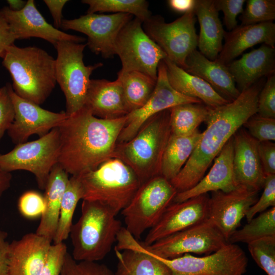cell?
<instances>
[{"instance_id": "cell-16", "label": "cell", "mask_w": 275, "mask_h": 275, "mask_svg": "<svg viewBox=\"0 0 275 275\" xmlns=\"http://www.w3.org/2000/svg\"><path fill=\"white\" fill-rule=\"evenodd\" d=\"M8 86L15 115L7 133L15 144L26 142L33 134L43 136L58 127L67 118L65 112L56 113L45 109L18 96L10 84Z\"/></svg>"}, {"instance_id": "cell-47", "label": "cell", "mask_w": 275, "mask_h": 275, "mask_svg": "<svg viewBox=\"0 0 275 275\" xmlns=\"http://www.w3.org/2000/svg\"><path fill=\"white\" fill-rule=\"evenodd\" d=\"M258 154L265 176L275 174V144L272 141L258 143Z\"/></svg>"}, {"instance_id": "cell-26", "label": "cell", "mask_w": 275, "mask_h": 275, "mask_svg": "<svg viewBox=\"0 0 275 275\" xmlns=\"http://www.w3.org/2000/svg\"><path fill=\"white\" fill-rule=\"evenodd\" d=\"M227 66L241 92L260 78L274 74L275 48L263 44Z\"/></svg>"}, {"instance_id": "cell-49", "label": "cell", "mask_w": 275, "mask_h": 275, "mask_svg": "<svg viewBox=\"0 0 275 275\" xmlns=\"http://www.w3.org/2000/svg\"><path fill=\"white\" fill-rule=\"evenodd\" d=\"M44 3L48 7L52 17L54 27L58 29L61 27L63 20L62 10L65 4L68 2L67 0H44Z\"/></svg>"}, {"instance_id": "cell-17", "label": "cell", "mask_w": 275, "mask_h": 275, "mask_svg": "<svg viewBox=\"0 0 275 275\" xmlns=\"http://www.w3.org/2000/svg\"><path fill=\"white\" fill-rule=\"evenodd\" d=\"M258 193L242 186L229 192H211L208 201V218L227 241L258 199Z\"/></svg>"}, {"instance_id": "cell-32", "label": "cell", "mask_w": 275, "mask_h": 275, "mask_svg": "<svg viewBox=\"0 0 275 275\" xmlns=\"http://www.w3.org/2000/svg\"><path fill=\"white\" fill-rule=\"evenodd\" d=\"M117 74V79L120 81L122 86L129 113L142 107L152 94L157 80L135 71H119Z\"/></svg>"}, {"instance_id": "cell-12", "label": "cell", "mask_w": 275, "mask_h": 275, "mask_svg": "<svg viewBox=\"0 0 275 275\" xmlns=\"http://www.w3.org/2000/svg\"><path fill=\"white\" fill-rule=\"evenodd\" d=\"M147 249L168 267L172 275H243L248 264L245 253L235 243H227L203 257L185 254L173 259L161 258Z\"/></svg>"}, {"instance_id": "cell-25", "label": "cell", "mask_w": 275, "mask_h": 275, "mask_svg": "<svg viewBox=\"0 0 275 275\" xmlns=\"http://www.w3.org/2000/svg\"><path fill=\"white\" fill-rule=\"evenodd\" d=\"M224 38L225 44L216 60L227 65L244 51L256 44L263 43L275 48V24L266 22L241 24L231 31H225Z\"/></svg>"}, {"instance_id": "cell-50", "label": "cell", "mask_w": 275, "mask_h": 275, "mask_svg": "<svg viewBox=\"0 0 275 275\" xmlns=\"http://www.w3.org/2000/svg\"><path fill=\"white\" fill-rule=\"evenodd\" d=\"M7 234L0 230V275H9Z\"/></svg>"}, {"instance_id": "cell-31", "label": "cell", "mask_w": 275, "mask_h": 275, "mask_svg": "<svg viewBox=\"0 0 275 275\" xmlns=\"http://www.w3.org/2000/svg\"><path fill=\"white\" fill-rule=\"evenodd\" d=\"M201 135L198 129L188 135L171 134L163 154L160 175L170 181L174 178L191 155Z\"/></svg>"}, {"instance_id": "cell-23", "label": "cell", "mask_w": 275, "mask_h": 275, "mask_svg": "<svg viewBox=\"0 0 275 275\" xmlns=\"http://www.w3.org/2000/svg\"><path fill=\"white\" fill-rule=\"evenodd\" d=\"M51 242L36 233H28L9 243V275H39Z\"/></svg>"}, {"instance_id": "cell-3", "label": "cell", "mask_w": 275, "mask_h": 275, "mask_svg": "<svg viewBox=\"0 0 275 275\" xmlns=\"http://www.w3.org/2000/svg\"><path fill=\"white\" fill-rule=\"evenodd\" d=\"M2 59L15 93L37 105L44 103L57 84L56 59L40 48L14 44L6 48Z\"/></svg>"}, {"instance_id": "cell-29", "label": "cell", "mask_w": 275, "mask_h": 275, "mask_svg": "<svg viewBox=\"0 0 275 275\" xmlns=\"http://www.w3.org/2000/svg\"><path fill=\"white\" fill-rule=\"evenodd\" d=\"M69 179L68 174L58 163L52 168L44 189L45 210L36 233L51 242L57 229L61 202Z\"/></svg>"}, {"instance_id": "cell-6", "label": "cell", "mask_w": 275, "mask_h": 275, "mask_svg": "<svg viewBox=\"0 0 275 275\" xmlns=\"http://www.w3.org/2000/svg\"><path fill=\"white\" fill-rule=\"evenodd\" d=\"M77 177L82 189V200L100 202L116 215L128 205L141 184L134 172L114 157Z\"/></svg>"}, {"instance_id": "cell-30", "label": "cell", "mask_w": 275, "mask_h": 275, "mask_svg": "<svg viewBox=\"0 0 275 275\" xmlns=\"http://www.w3.org/2000/svg\"><path fill=\"white\" fill-rule=\"evenodd\" d=\"M163 61L166 67L168 81L178 93L197 98L211 108L230 102L222 97L203 79L187 72L167 58Z\"/></svg>"}, {"instance_id": "cell-34", "label": "cell", "mask_w": 275, "mask_h": 275, "mask_svg": "<svg viewBox=\"0 0 275 275\" xmlns=\"http://www.w3.org/2000/svg\"><path fill=\"white\" fill-rule=\"evenodd\" d=\"M82 198V189L78 178L77 176H72L69 178L62 198L53 243L63 242L69 236L75 208Z\"/></svg>"}, {"instance_id": "cell-13", "label": "cell", "mask_w": 275, "mask_h": 275, "mask_svg": "<svg viewBox=\"0 0 275 275\" xmlns=\"http://www.w3.org/2000/svg\"><path fill=\"white\" fill-rule=\"evenodd\" d=\"M227 243L223 234L207 218L145 245L158 257L173 259L189 253L209 255Z\"/></svg>"}, {"instance_id": "cell-21", "label": "cell", "mask_w": 275, "mask_h": 275, "mask_svg": "<svg viewBox=\"0 0 275 275\" xmlns=\"http://www.w3.org/2000/svg\"><path fill=\"white\" fill-rule=\"evenodd\" d=\"M233 169L239 186L259 191L264 183V175L258 154L259 142L241 127L233 136Z\"/></svg>"}, {"instance_id": "cell-14", "label": "cell", "mask_w": 275, "mask_h": 275, "mask_svg": "<svg viewBox=\"0 0 275 275\" xmlns=\"http://www.w3.org/2000/svg\"><path fill=\"white\" fill-rule=\"evenodd\" d=\"M133 17L127 13L86 14L73 19H63L61 28L85 34L86 45L92 52L110 59L116 54L115 41L119 32Z\"/></svg>"}, {"instance_id": "cell-42", "label": "cell", "mask_w": 275, "mask_h": 275, "mask_svg": "<svg viewBox=\"0 0 275 275\" xmlns=\"http://www.w3.org/2000/svg\"><path fill=\"white\" fill-rule=\"evenodd\" d=\"M263 191L260 198L252 206L246 214L247 221H250L259 213L269 207H275V174L265 176Z\"/></svg>"}, {"instance_id": "cell-27", "label": "cell", "mask_w": 275, "mask_h": 275, "mask_svg": "<svg viewBox=\"0 0 275 275\" xmlns=\"http://www.w3.org/2000/svg\"><path fill=\"white\" fill-rule=\"evenodd\" d=\"M183 69L204 80L222 97L230 102L236 99L240 93L227 65L216 60H209L196 49L187 56Z\"/></svg>"}, {"instance_id": "cell-41", "label": "cell", "mask_w": 275, "mask_h": 275, "mask_svg": "<svg viewBox=\"0 0 275 275\" xmlns=\"http://www.w3.org/2000/svg\"><path fill=\"white\" fill-rule=\"evenodd\" d=\"M18 208L25 218L33 219L41 216L45 210L44 196L36 191H26L19 197Z\"/></svg>"}, {"instance_id": "cell-28", "label": "cell", "mask_w": 275, "mask_h": 275, "mask_svg": "<svg viewBox=\"0 0 275 275\" xmlns=\"http://www.w3.org/2000/svg\"><path fill=\"white\" fill-rule=\"evenodd\" d=\"M193 10L200 28L198 41L199 51L209 60L214 61L222 49L225 32L214 0H195Z\"/></svg>"}, {"instance_id": "cell-10", "label": "cell", "mask_w": 275, "mask_h": 275, "mask_svg": "<svg viewBox=\"0 0 275 275\" xmlns=\"http://www.w3.org/2000/svg\"><path fill=\"white\" fill-rule=\"evenodd\" d=\"M194 10L167 23L160 15H151L143 22L146 34L166 53L167 58L184 68L187 56L196 49L198 36Z\"/></svg>"}, {"instance_id": "cell-44", "label": "cell", "mask_w": 275, "mask_h": 275, "mask_svg": "<svg viewBox=\"0 0 275 275\" xmlns=\"http://www.w3.org/2000/svg\"><path fill=\"white\" fill-rule=\"evenodd\" d=\"M67 252V246L63 242L51 244L39 275H61Z\"/></svg>"}, {"instance_id": "cell-2", "label": "cell", "mask_w": 275, "mask_h": 275, "mask_svg": "<svg viewBox=\"0 0 275 275\" xmlns=\"http://www.w3.org/2000/svg\"><path fill=\"white\" fill-rule=\"evenodd\" d=\"M126 120V116L111 120L97 118L84 106L67 116L58 127V163L68 174L77 176L113 158Z\"/></svg>"}, {"instance_id": "cell-33", "label": "cell", "mask_w": 275, "mask_h": 275, "mask_svg": "<svg viewBox=\"0 0 275 275\" xmlns=\"http://www.w3.org/2000/svg\"><path fill=\"white\" fill-rule=\"evenodd\" d=\"M211 108L203 103H187L174 106L169 109L171 134L188 135L205 122Z\"/></svg>"}, {"instance_id": "cell-52", "label": "cell", "mask_w": 275, "mask_h": 275, "mask_svg": "<svg viewBox=\"0 0 275 275\" xmlns=\"http://www.w3.org/2000/svg\"><path fill=\"white\" fill-rule=\"evenodd\" d=\"M12 175L0 167V201L3 194L10 187Z\"/></svg>"}, {"instance_id": "cell-7", "label": "cell", "mask_w": 275, "mask_h": 275, "mask_svg": "<svg viewBox=\"0 0 275 275\" xmlns=\"http://www.w3.org/2000/svg\"><path fill=\"white\" fill-rule=\"evenodd\" d=\"M86 44L69 41H59L54 47L57 51L56 59V77L66 98L67 116L84 107L90 82V76L102 63L86 66L83 61Z\"/></svg>"}, {"instance_id": "cell-43", "label": "cell", "mask_w": 275, "mask_h": 275, "mask_svg": "<svg viewBox=\"0 0 275 275\" xmlns=\"http://www.w3.org/2000/svg\"><path fill=\"white\" fill-rule=\"evenodd\" d=\"M267 118L275 119V75L267 77L258 98L257 113Z\"/></svg>"}, {"instance_id": "cell-5", "label": "cell", "mask_w": 275, "mask_h": 275, "mask_svg": "<svg viewBox=\"0 0 275 275\" xmlns=\"http://www.w3.org/2000/svg\"><path fill=\"white\" fill-rule=\"evenodd\" d=\"M116 216L100 202L82 200L81 215L69 234L74 260L97 262L105 257L122 227Z\"/></svg>"}, {"instance_id": "cell-39", "label": "cell", "mask_w": 275, "mask_h": 275, "mask_svg": "<svg viewBox=\"0 0 275 275\" xmlns=\"http://www.w3.org/2000/svg\"><path fill=\"white\" fill-rule=\"evenodd\" d=\"M61 275H115L105 264L97 262L77 261L67 253Z\"/></svg>"}, {"instance_id": "cell-8", "label": "cell", "mask_w": 275, "mask_h": 275, "mask_svg": "<svg viewBox=\"0 0 275 275\" xmlns=\"http://www.w3.org/2000/svg\"><path fill=\"white\" fill-rule=\"evenodd\" d=\"M177 194L161 175L142 183L128 205L121 211L125 229L136 239L159 221Z\"/></svg>"}, {"instance_id": "cell-38", "label": "cell", "mask_w": 275, "mask_h": 275, "mask_svg": "<svg viewBox=\"0 0 275 275\" xmlns=\"http://www.w3.org/2000/svg\"><path fill=\"white\" fill-rule=\"evenodd\" d=\"M239 19L241 25H251L275 19L274 0H248Z\"/></svg>"}, {"instance_id": "cell-36", "label": "cell", "mask_w": 275, "mask_h": 275, "mask_svg": "<svg viewBox=\"0 0 275 275\" xmlns=\"http://www.w3.org/2000/svg\"><path fill=\"white\" fill-rule=\"evenodd\" d=\"M81 2L89 6L87 14L97 12L127 13L142 22L152 15L148 9L149 3L145 0H82Z\"/></svg>"}, {"instance_id": "cell-46", "label": "cell", "mask_w": 275, "mask_h": 275, "mask_svg": "<svg viewBox=\"0 0 275 275\" xmlns=\"http://www.w3.org/2000/svg\"><path fill=\"white\" fill-rule=\"evenodd\" d=\"M14 115L8 84H7L0 87V140L12 123Z\"/></svg>"}, {"instance_id": "cell-53", "label": "cell", "mask_w": 275, "mask_h": 275, "mask_svg": "<svg viewBox=\"0 0 275 275\" xmlns=\"http://www.w3.org/2000/svg\"><path fill=\"white\" fill-rule=\"evenodd\" d=\"M9 8L14 11H19L22 10L26 4L27 1L22 0H8Z\"/></svg>"}, {"instance_id": "cell-35", "label": "cell", "mask_w": 275, "mask_h": 275, "mask_svg": "<svg viewBox=\"0 0 275 275\" xmlns=\"http://www.w3.org/2000/svg\"><path fill=\"white\" fill-rule=\"evenodd\" d=\"M268 236H275V207L260 213L248 222L242 228L235 230L227 242L248 244Z\"/></svg>"}, {"instance_id": "cell-51", "label": "cell", "mask_w": 275, "mask_h": 275, "mask_svg": "<svg viewBox=\"0 0 275 275\" xmlns=\"http://www.w3.org/2000/svg\"><path fill=\"white\" fill-rule=\"evenodd\" d=\"M168 3L174 11L185 13L194 9L195 0H169Z\"/></svg>"}, {"instance_id": "cell-18", "label": "cell", "mask_w": 275, "mask_h": 275, "mask_svg": "<svg viewBox=\"0 0 275 275\" xmlns=\"http://www.w3.org/2000/svg\"><path fill=\"white\" fill-rule=\"evenodd\" d=\"M15 40L37 37L45 40L54 46L60 41L82 43V37L67 34L47 22L36 7L34 0H28L25 7L14 11L8 7L0 9Z\"/></svg>"}, {"instance_id": "cell-1", "label": "cell", "mask_w": 275, "mask_h": 275, "mask_svg": "<svg viewBox=\"0 0 275 275\" xmlns=\"http://www.w3.org/2000/svg\"><path fill=\"white\" fill-rule=\"evenodd\" d=\"M261 79L241 91L234 100L210 108L205 121L207 127L193 152L177 175L170 181L177 193L195 186L229 139L257 113L258 95L263 87Z\"/></svg>"}, {"instance_id": "cell-15", "label": "cell", "mask_w": 275, "mask_h": 275, "mask_svg": "<svg viewBox=\"0 0 275 275\" xmlns=\"http://www.w3.org/2000/svg\"><path fill=\"white\" fill-rule=\"evenodd\" d=\"M202 103L200 100L183 95L170 85L163 60L157 68L155 88L147 102L141 108L128 114L117 144L126 142L138 132L143 124L150 117L163 111L183 103Z\"/></svg>"}, {"instance_id": "cell-37", "label": "cell", "mask_w": 275, "mask_h": 275, "mask_svg": "<svg viewBox=\"0 0 275 275\" xmlns=\"http://www.w3.org/2000/svg\"><path fill=\"white\" fill-rule=\"evenodd\" d=\"M250 253L267 275H275V236L265 237L248 244Z\"/></svg>"}, {"instance_id": "cell-24", "label": "cell", "mask_w": 275, "mask_h": 275, "mask_svg": "<svg viewBox=\"0 0 275 275\" xmlns=\"http://www.w3.org/2000/svg\"><path fill=\"white\" fill-rule=\"evenodd\" d=\"M84 106L94 116L103 119H115L128 113L122 86L117 78L91 79Z\"/></svg>"}, {"instance_id": "cell-9", "label": "cell", "mask_w": 275, "mask_h": 275, "mask_svg": "<svg viewBox=\"0 0 275 275\" xmlns=\"http://www.w3.org/2000/svg\"><path fill=\"white\" fill-rule=\"evenodd\" d=\"M60 139L58 127L31 142L17 144L10 152L0 154V167L8 172L24 170L35 176L44 189L50 172L58 163Z\"/></svg>"}, {"instance_id": "cell-11", "label": "cell", "mask_w": 275, "mask_h": 275, "mask_svg": "<svg viewBox=\"0 0 275 275\" xmlns=\"http://www.w3.org/2000/svg\"><path fill=\"white\" fill-rule=\"evenodd\" d=\"M143 22L134 17L119 32L115 45L122 72L139 71L157 80L160 61L167 58L162 49L144 32Z\"/></svg>"}, {"instance_id": "cell-22", "label": "cell", "mask_w": 275, "mask_h": 275, "mask_svg": "<svg viewBox=\"0 0 275 275\" xmlns=\"http://www.w3.org/2000/svg\"><path fill=\"white\" fill-rule=\"evenodd\" d=\"M233 136L214 159L208 173L191 188L177 193L173 202L185 201L201 195L217 190L229 192L237 188L233 169Z\"/></svg>"}, {"instance_id": "cell-20", "label": "cell", "mask_w": 275, "mask_h": 275, "mask_svg": "<svg viewBox=\"0 0 275 275\" xmlns=\"http://www.w3.org/2000/svg\"><path fill=\"white\" fill-rule=\"evenodd\" d=\"M114 251L118 260L115 275H172L168 267L153 256L122 227Z\"/></svg>"}, {"instance_id": "cell-48", "label": "cell", "mask_w": 275, "mask_h": 275, "mask_svg": "<svg viewBox=\"0 0 275 275\" xmlns=\"http://www.w3.org/2000/svg\"><path fill=\"white\" fill-rule=\"evenodd\" d=\"M15 40L9 25L0 13V58H3L6 48Z\"/></svg>"}, {"instance_id": "cell-45", "label": "cell", "mask_w": 275, "mask_h": 275, "mask_svg": "<svg viewBox=\"0 0 275 275\" xmlns=\"http://www.w3.org/2000/svg\"><path fill=\"white\" fill-rule=\"evenodd\" d=\"M244 0H214L218 11L224 14V21L227 29L231 31L237 26V17L243 11Z\"/></svg>"}, {"instance_id": "cell-40", "label": "cell", "mask_w": 275, "mask_h": 275, "mask_svg": "<svg viewBox=\"0 0 275 275\" xmlns=\"http://www.w3.org/2000/svg\"><path fill=\"white\" fill-rule=\"evenodd\" d=\"M248 132L259 142L275 141V119L258 114L251 116L243 125Z\"/></svg>"}, {"instance_id": "cell-19", "label": "cell", "mask_w": 275, "mask_h": 275, "mask_svg": "<svg viewBox=\"0 0 275 275\" xmlns=\"http://www.w3.org/2000/svg\"><path fill=\"white\" fill-rule=\"evenodd\" d=\"M208 194L172 202L148 233L144 242L150 245L162 238L200 223L208 218Z\"/></svg>"}, {"instance_id": "cell-4", "label": "cell", "mask_w": 275, "mask_h": 275, "mask_svg": "<svg viewBox=\"0 0 275 275\" xmlns=\"http://www.w3.org/2000/svg\"><path fill=\"white\" fill-rule=\"evenodd\" d=\"M171 134L168 109L148 119L129 141L117 144L113 157L127 164L142 184L160 175L162 158Z\"/></svg>"}]
</instances>
